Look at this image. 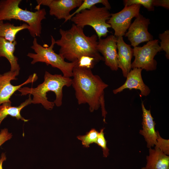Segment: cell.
<instances>
[{
  "mask_svg": "<svg viewBox=\"0 0 169 169\" xmlns=\"http://www.w3.org/2000/svg\"><path fill=\"white\" fill-rule=\"evenodd\" d=\"M60 38L55 41V44L60 47L59 54L70 62L78 61L83 56L94 58L97 62L104 61L97 49L98 37L96 34L87 36L83 28L74 23L68 30L60 28Z\"/></svg>",
  "mask_w": 169,
  "mask_h": 169,
  "instance_id": "6da1fadb",
  "label": "cell"
},
{
  "mask_svg": "<svg viewBox=\"0 0 169 169\" xmlns=\"http://www.w3.org/2000/svg\"><path fill=\"white\" fill-rule=\"evenodd\" d=\"M72 85L79 105L87 103L90 112L97 110L105 100L104 91L108 85L91 69L79 67L77 65L73 70Z\"/></svg>",
  "mask_w": 169,
  "mask_h": 169,
  "instance_id": "7a4b0ae2",
  "label": "cell"
},
{
  "mask_svg": "<svg viewBox=\"0 0 169 169\" xmlns=\"http://www.w3.org/2000/svg\"><path fill=\"white\" fill-rule=\"evenodd\" d=\"M44 79V82L36 88L23 87L18 90L21 95H32V103L41 104L47 110H52L54 104L60 106L62 104L63 88L71 85L72 79L46 71Z\"/></svg>",
  "mask_w": 169,
  "mask_h": 169,
  "instance_id": "3957f363",
  "label": "cell"
},
{
  "mask_svg": "<svg viewBox=\"0 0 169 169\" xmlns=\"http://www.w3.org/2000/svg\"><path fill=\"white\" fill-rule=\"evenodd\" d=\"M22 0L0 1V21L18 20L25 22L29 26L28 30L33 38L40 37L41 33V22L46 18L45 8L39 9L33 12L24 10L19 7Z\"/></svg>",
  "mask_w": 169,
  "mask_h": 169,
  "instance_id": "277c9868",
  "label": "cell"
},
{
  "mask_svg": "<svg viewBox=\"0 0 169 169\" xmlns=\"http://www.w3.org/2000/svg\"><path fill=\"white\" fill-rule=\"evenodd\" d=\"M51 43L48 47H44L37 42V39L34 38L31 48L34 50L35 54L29 53L27 56L33 59L31 62L32 64L38 62L45 63L48 65L56 68L60 70L64 77L70 78L73 75L74 68L77 65V61L68 62L64 61V59L60 54L55 53L53 50L55 40L51 35Z\"/></svg>",
  "mask_w": 169,
  "mask_h": 169,
  "instance_id": "5b68a950",
  "label": "cell"
},
{
  "mask_svg": "<svg viewBox=\"0 0 169 169\" xmlns=\"http://www.w3.org/2000/svg\"><path fill=\"white\" fill-rule=\"evenodd\" d=\"M111 16L106 7L93 6L90 9H85L75 14L71 20L77 26L84 28L86 26L91 27L95 30L98 38L105 37L111 26L107 23Z\"/></svg>",
  "mask_w": 169,
  "mask_h": 169,
  "instance_id": "8992f818",
  "label": "cell"
},
{
  "mask_svg": "<svg viewBox=\"0 0 169 169\" xmlns=\"http://www.w3.org/2000/svg\"><path fill=\"white\" fill-rule=\"evenodd\" d=\"M162 50L159 44V40L155 39L148 41L142 47L136 46L133 49L134 60L131 68L144 69L147 71L156 69L157 62L154 57Z\"/></svg>",
  "mask_w": 169,
  "mask_h": 169,
  "instance_id": "52a82bcc",
  "label": "cell"
},
{
  "mask_svg": "<svg viewBox=\"0 0 169 169\" xmlns=\"http://www.w3.org/2000/svg\"><path fill=\"white\" fill-rule=\"evenodd\" d=\"M141 7L140 5L125 6L120 11L111 14L107 23L114 30V35L115 37H123L125 35L131 24L132 19L140 13Z\"/></svg>",
  "mask_w": 169,
  "mask_h": 169,
  "instance_id": "ba28073f",
  "label": "cell"
},
{
  "mask_svg": "<svg viewBox=\"0 0 169 169\" xmlns=\"http://www.w3.org/2000/svg\"><path fill=\"white\" fill-rule=\"evenodd\" d=\"M135 18L124 35L134 47L138 46L141 43L153 40V36L148 31L150 24V19L140 13Z\"/></svg>",
  "mask_w": 169,
  "mask_h": 169,
  "instance_id": "9c48e42d",
  "label": "cell"
},
{
  "mask_svg": "<svg viewBox=\"0 0 169 169\" xmlns=\"http://www.w3.org/2000/svg\"><path fill=\"white\" fill-rule=\"evenodd\" d=\"M82 0H37L38 10L40 5L48 6L49 13L58 19H64V23L68 20L70 12L74 8L79 7L82 3Z\"/></svg>",
  "mask_w": 169,
  "mask_h": 169,
  "instance_id": "30bf717a",
  "label": "cell"
},
{
  "mask_svg": "<svg viewBox=\"0 0 169 169\" xmlns=\"http://www.w3.org/2000/svg\"><path fill=\"white\" fill-rule=\"evenodd\" d=\"M19 72L11 71L0 74V105L5 102H11L10 98L13 94L23 86L35 82L38 79L37 74L34 73L30 75L27 80L21 84L13 85L11 83L12 80L17 79L16 77Z\"/></svg>",
  "mask_w": 169,
  "mask_h": 169,
  "instance_id": "8fae6325",
  "label": "cell"
},
{
  "mask_svg": "<svg viewBox=\"0 0 169 169\" xmlns=\"http://www.w3.org/2000/svg\"><path fill=\"white\" fill-rule=\"evenodd\" d=\"M117 38L111 35L104 39L99 38L97 49L103 55L105 64L113 71H117L118 64Z\"/></svg>",
  "mask_w": 169,
  "mask_h": 169,
  "instance_id": "7c38bea8",
  "label": "cell"
},
{
  "mask_svg": "<svg viewBox=\"0 0 169 169\" xmlns=\"http://www.w3.org/2000/svg\"><path fill=\"white\" fill-rule=\"evenodd\" d=\"M142 70L141 69L137 68L131 69L126 77L125 83L119 88L114 90L113 93L116 94L126 89H134L139 90L141 96H148L150 93L151 90L143 80L141 76Z\"/></svg>",
  "mask_w": 169,
  "mask_h": 169,
  "instance_id": "4fadbf2b",
  "label": "cell"
},
{
  "mask_svg": "<svg viewBox=\"0 0 169 169\" xmlns=\"http://www.w3.org/2000/svg\"><path fill=\"white\" fill-rule=\"evenodd\" d=\"M142 129L140 130L139 133L143 136L147 143V147L150 148L153 147L156 143L157 134L155 130L156 123L154 121L150 110H147L143 102H142Z\"/></svg>",
  "mask_w": 169,
  "mask_h": 169,
  "instance_id": "5bb4252c",
  "label": "cell"
},
{
  "mask_svg": "<svg viewBox=\"0 0 169 169\" xmlns=\"http://www.w3.org/2000/svg\"><path fill=\"white\" fill-rule=\"evenodd\" d=\"M116 43L118 68L121 69L123 76L126 78L131 69L133 49L125 42L123 37L117 38Z\"/></svg>",
  "mask_w": 169,
  "mask_h": 169,
  "instance_id": "9a60e30c",
  "label": "cell"
},
{
  "mask_svg": "<svg viewBox=\"0 0 169 169\" xmlns=\"http://www.w3.org/2000/svg\"><path fill=\"white\" fill-rule=\"evenodd\" d=\"M145 169H169V156L159 149L149 148Z\"/></svg>",
  "mask_w": 169,
  "mask_h": 169,
  "instance_id": "2e32d148",
  "label": "cell"
},
{
  "mask_svg": "<svg viewBox=\"0 0 169 169\" xmlns=\"http://www.w3.org/2000/svg\"><path fill=\"white\" fill-rule=\"evenodd\" d=\"M17 44L16 40L11 42L0 38V57H4L8 59L10 64V71L13 72H19L20 70L18 58L14 55Z\"/></svg>",
  "mask_w": 169,
  "mask_h": 169,
  "instance_id": "e0dca14e",
  "label": "cell"
},
{
  "mask_svg": "<svg viewBox=\"0 0 169 169\" xmlns=\"http://www.w3.org/2000/svg\"><path fill=\"white\" fill-rule=\"evenodd\" d=\"M32 103L31 95L28 99L18 106H13L11 102L4 103L0 105V125L2 121L8 115L15 117L18 120H21L25 122L28 120L23 117L20 114L22 110L26 106Z\"/></svg>",
  "mask_w": 169,
  "mask_h": 169,
  "instance_id": "ac0fdd59",
  "label": "cell"
},
{
  "mask_svg": "<svg viewBox=\"0 0 169 169\" xmlns=\"http://www.w3.org/2000/svg\"><path fill=\"white\" fill-rule=\"evenodd\" d=\"M28 25L24 23L20 26H15L9 23H5L0 21V38H3L10 42L16 40L17 33L23 29H29Z\"/></svg>",
  "mask_w": 169,
  "mask_h": 169,
  "instance_id": "d6986e66",
  "label": "cell"
},
{
  "mask_svg": "<svg viewBox=\"0 0 169 169\" xmlns=\"http://www.w3.org/2000/svg\"><path fill=\"white\" fill-rule=\"evenodd\" d=\"M98 3L102 4L109 10L111 8L110 4L107 0H84L81 4L75 11L72 14H71L68 20H70L75 14L84 10L90 9L92 6Z\"/></svg>",
  "mask_w": 169,
  "mask_h": 169,
  "instance_id": "ffe728a7",
  "label": "cell"
},
{
  "mask_svg": "<svg viewBox=\"0 0 169 169\" xmlns=\"http://www.w3.org/2000/svg\"><path fill=\"white\" fill-rule=\"evenodd\" d=\"M99 132L94 128L91 129L84 135H80L77 138L81 141L84 147L88 148L90 145L93 143L96 144Z\"/></svg>",
  "mask_w": 169,
  "mask_h": 169,
  "instance_id": "44dd1931",
  "label": "cell"
},
{
  "mask_svg": "<svg viewBox=\"0 0 169 169\" xmlns=\"http://www.w3.org/2000/svg\"><path fill=\"white\" fill-rule=\"evenodd\" d=\"M153 0H124L123 3L124 6H129L133 5H142L149 11L154 10L153 6Z\"/></svg>",
  "mask_w": 169,
  "mask_h": 169,
  "instance_id": "7402d4cb",
  "label": "cell"
},
{
  "mask_svg": "<svg viewBox=\"0 0 169 169\" xmlns=\"http://www.w3.org/2000/svg\"><path fill=\"white\" fill-rule=\"evenodd\" d=\"M159 38L161 40L160 45L162 50L166 53L165 56L167 59H169V30H167L159 35Z\"/></svg>",
  "mask_w": 169,
  "mask_h": 169,
  "instance_id": "603a6c76",
  "label": "cell"
},
{
  "mask_svg": "<svg viewBox=\"0 0 169 169\" xmlns=\"http://www.w3.org/2000/svg\"><path fill=\"white\" fill-rule=\"evenodd\" d=\"M157 134L156 143L155 148L159 149L166 155H169V140L162 138L158 131H156Z\"/></svg>",
  "mask_w": 169,
  "mask_h": 169,
  "instance_id": "cb8c5ba5",
  "label": "cell"
},
{
  "mask_svg": "<svg viewBox=\"0 0 169 169\" xmlns=\"http://www.w3.org/2000/svg\"><path fill=\"white\" fill-rule=\"evenodd\" d=\"M97 62L94 58L88 56H83L77 61V66L79 67L91 69Z\"/></svg>",
  "mask_w": 169,
  "mask_h": 169,
  "instance_id": "d4e9b609",
  "label": "cell"
},
{
  "mask_svg": "<svg viewBox=\"0 0 169 169\" xmlns=\"http://www.w3.org/2000/svg\"><path fill=\"white\" fill-rule=\"evenodd\" d=\"M104 128H102L99 132L96 144L102 148L103 156L107 157L109 155V150L107 146V141L104 136Z\"/></svg>",
  "mask_w": 169,
  "mask_h": 169,
  "instance_id": "484cf974",
  "label": "cell"
},
{
  "mask_svg": "<svg viewBox=\"0 0 169 169\" xmlns=\"http://www.w3.org/2000/svg\"><path fill=\"white\" fill-rule=\"evenodd\" d=\"M12 136V133L9 132L7 128L2 129L0 131V146L6 141L10 139Z\"/></svg>",
  "mask_w": 169,
  "mask_h": 169,
  "instance_id": "4316f807",
  "label": "cell"
},
{
  "mask_svg": "<svg viewBox=\"0 0 169 169\" xmlns=\"http://www.w3.org/2000/svg\"><path fill=\"white\" fill-rule=\"evenodd\" d=\"M154 7H161L166 9H169V0H153Z\"/></svg>",
  "mask_w": 169,
  "mask_h": 169,
  "instance_id": "83f0119b",
  "label": "cell"
},
{
  "mask_svg": "<svg viewBox=\"0 0 169 169\" xmlns=\"http://www.w3.org/2000/svg\"><path fill=\"white\" fill-rule=\"evenodd\" d=\"M6 157L5 153H2L0 159V169H3L2 165L3 162L6 160Z\"/></svg>",
  "mask_w": 169,
  "mask_h": 169,
  "instance_id": "f1b7e54d",
  "label": "cell"
},
{
  "mask_svg": "<svg viewBox=\"0 0 169 169\" xmlns=\"http://www.w3.org/2000/svg\"><path fill=\"white\" fill-rule=\"evenodd\" d=\"M141 169H145V167H143L141 168Z\"/></svg>",
  "mask_w": 169,
  "mask_h": 169,
  "instance_id": "f546056e",
  "label": "cell"
}]
</instances>
